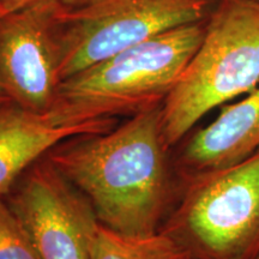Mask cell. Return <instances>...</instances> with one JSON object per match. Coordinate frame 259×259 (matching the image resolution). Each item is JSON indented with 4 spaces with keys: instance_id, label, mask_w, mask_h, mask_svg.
Wrapping results in <instances>:
<instances>
[{
    "instance_id": "obj_1",
    "label": "cell",
    "mask_w": 259,
    "mask_h": 259,
    "mask_svg": "<svg viewBox=\"0 0 259 259\" xmlns=\"http://www.w3.org/2000/svg\"><path fill=\"white\" fill-rule=\"evenodd\" d=\"M162 105L115 130L60 143L47 160L88 200L97 221L128 236L158 233L169 198Z\"/></svg>"
},
{
    "instance_id": "obj_2",
    "label": "cell",
    "mask_w": 259,
    "mask_h": 259,
    "mask_svg": "<svg viewBox=\"0 0 259 259\" xmlns=\"http://www.w3.org/2000/svg\"><path fill=\"white\" fill-rule=\"evenodd\" d=\"M206 19L170 29L64 79L52 111L71 121L161 106L205 32Z\"/></svg>"
},
{
    "instance_id": "obj_3",
    "label": "cell",
    "mask_w": 259,
    "mask_h": 259,
    "mask_svg": "<svg viewBox=\"0 0 259 259\" xmlns=\"http://www.w3.org/2000/svg\"><path fill=\"white\" fill-rule=\"evenodd\" d=\"M259 84V4L219 0L185 70L162 103V135L177 144L204 115Z\"/></svg>"
},
{
    "instance_id": "obj_4",
    "label": "cell",
    "mask_w": 259,
    "mask_h": 259,
    "mask_svg": "<svg viewBox=\"0 0 259 259\" xmlns=\"http://www.w3.org/2000/svg\"><path fill=\"white\" fill-rule=\"evenodd\" d=\"M168 235L189 259H255L259 254V153L193 174Z\"/></svg>"
},
{
    "instance_id": "obj_5",
    "label": "cell",
    "mask_w": 259,
    "mask_h": 259,
    "mask_svg": "<svg viewBox=\"0 0 259 259\" xmlns=\"http://www.w3.org/2000/svg\"><path fill=\"white\" fill-rule=\"evenodd\" d=\"M219 0H66L53 5L60 77L170 29L208 18Z\"/></svg>"
},
{
    "instance_id": "obj_6",
    "label": "cell",
    "mask_w": 259,
    "mask_h": 259,
    "mask_svg": "<svg viewBox=\"0 0 259 259\" xmlns=\"http://www.w3.org/2000/svg\"><path fill=\"white\" fill-rule=\"evenodd\" d=\"M8 204L40 259H92V240L99 221L88 200L50 161L35 162Z\"/></svg>"
},
{
    "instance_id": "obj_7",
    "label": "cell",
    "mask_w": 259,
    "mask_h": 259,
    "mask_svg": "<svg viewBox=\"0 0 259 259\" xmlns=\"http://www.w3.org/2000/svg\"><path fill=\"white\" fill-rule=\"evenodd\" d=\"M60 83L53 5L0 18V93L22 108L46 113L54 106Z\"/></svg>"
},
{
    "instance_id": "obj_8",
    "label": "cell",
    "mask_w": 259,
    "mask_h": 259,
    "mask_svg": "<svg viewBox=\"0 0 259 259\" xmlns=\"http://www.w3.org/2000/svg\"><path fill=\"white\" fill-rule=\"evenodd\" d=\"M113 118L71 121L56 111L36 113L12 102L0 106V197L9 193L18 178L42 155L66 139L103 134Z\"/></svg>"
},
{
    "instance_id": "obj_9",
    "label": "cell",
    "mask_w": 259,
    "mask_h": 259,
    "mask_svg": "<svg viewBox=\"0 0 259 259\" xmlns=\"http://www.w3.org/2000/svg\"><path fill=\"white\" fill-rule=\"evenodd\" d=\"M259 153V87L223 107L215 120L187 142L181 162L192 174L232 166Z\"/></svg>"
},
{
    "instance_id": "obj_10",
    "label": "cell",
    "mask_w": 259,
    "mask_h": 259,
    "mask_svg": "<svg viewBox=\"0 0 259 259\" xmlns=\"http://www.w3.org/2000/svg\"><path fill=\"white\" fill-rule=\"evenodd\" d=\"M92 259H189L167 233L147 238H128L99 222L92 240Z\"/></svg>"
},
{
    "instance_id": "obj_11",
    "label": "cell",
    "mask_w": 259,
    "mask_h": 259,
    "mask_svg": "<svg viewBox=\"0 0 259 259\" xmlns=\"http://www.w3.org/2000/svg\"><path fill=\"white\" fill-rule=\"evenodd\" d=\"M0 259H40L25 229L0 197Z\"/></svg>"
},
{
    "instance_id": "obj_12",
    "label": "cell",
    "mask_w": 259,
    "mask_h": 259,
    "mask_svg": "<svg viewBox=\"0 0 259 259\" xmlns=\"http://www.w3.org/2000/svg\"><path fill=\"white\" fill-rule=\"evenodd\" d=\"M64 2L66 0H0V12L5 16L34 6L58 5Z\"/></svg>"
},
{
    "instance_id": "obj_13",
    "label": "cell",
    "mask_w": 259,
    "mask_h": 259,
    "mask_svg": "<svg viewBox=\"0 0 259 259\" xmlns=\"http://www.w3.org/2000/svg\"><path fill=\"white\" fill-rule=\"evenodd\" d=\"M6 102H10V101H9L8 99H6V97H5L4 95H3L2 93H0V106L4 105V103H6Z\"/></svg>"
},
{
    "instance_id": "obj_14",
    "label": "cell",
    "mask_w": 259,
    "mask_h": 259,
    "mask_svg": "<svg viewBox=\"0 0 259 259\" xmlns=\"http://www.w3.org/2000/svg\"><path fill=\"white\" fill-rule=\"evenodd\" d=\"M252 2H254V3H258V4H259V0H252Z\"/></svg>"
},
{
    "instance_id": "obj_15",
    "label": "cell",
    "mask_w": 259,
    "mask_h": 259,
    "mask_svg": "<svg viewBox=\"0 0 259 259\" xmlns=\"http://www.w3.org/2000/svg\"><path fill=\"white\" fill-rule=\"evenodd\" d=\"M2 17H4V15H3L2 12H0V18H2Z\"/></svg>"
},
{
    "instance_id": "obj_16",
    "label": "cell",
    "mask_w": 259,
    "mask_h": 259,
    "mask_svg": "<svg viewBox=\"0 0 259 259\" xmlns=\"http://www.w3.org/2000/svg\"><path fill=\"white\" fill-rule=\"evenodd\" d=\"M255 259H259V254H258V255H257V258H255Z\"/></svg>"
}]
</instances>
